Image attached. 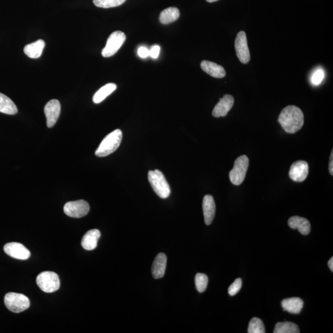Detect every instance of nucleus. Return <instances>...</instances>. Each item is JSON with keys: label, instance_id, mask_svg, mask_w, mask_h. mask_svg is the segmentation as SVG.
Returning a JSON list of instances; mask_svg holds the SVG:
<instances>
[{"label": "nucleus", "instance_id": "obj_18", "mask_svg": "<svg viewBox=\"0 0 333 333\" xmlns=\"http://www.w3.org/2000/svg\"><path fill=\"white\" fill-rule=\"evenodd\" d=\"M288 226L292 229H298L303 235H309L311 230L309 221L299 216H293L290 218L288 220Z\"/></svg>", "mask_w": 333, "mask_h": 333}, {"label": "nucleus", "instance_id": "obj_9", "mask_svg": "<svg viewBox=\"0 0 333 333\" xmlns=\"http://www.w3.org/2000/svg\"><path fill=\"white\" fill-rule=\"evenodd\" d=\"M235 47L236 56L241 63H248L250 56L246 33L244 31H241L236 36Z\"/></svg>", "mask_w": 333, "mask_h": 333}, {"label": "nucleus", "instance_id": "obj_27", "mask_svg": "<svg viewBox=\"0 0 333 333\" xmlns=\"http://www.w3.org/2000/svg\"><path fill=\"white\" fill-rule=\"evenodd\" d=\"M208 277L204 273H198L195 277V284L196 289L199 292H203L206 291L208 284Z\"/></svg>", "mask_w": 333, "mask_h": 333}, {"label": "nucleus", "instance_id": "obj_19", "mask_svg": "<svg viewBox=\"0 0 333 333\" xmlns=\"http://www.w3.org/2000/svg\"><path fill=\"white\" fill-rule=\"evenodd\" d=\"M281 305L284 311L292 314H299L303 308L304 301L300 298L285 299L281 301Z\"/></svg>", "mask_w": 333, "mask_h": 333}, {"label": "nucleus", "instance_id": "obj_6", "mask_svg": "<svg viewBox=\"0 0 333 333\" xmlns=\"http://www.w3.org/2000/svg\"><path fill=\"white\" fill-rule=\"evenodd\" d=\"M249 163V159L245 155L241 156L236 159L234 167L229 174L230 181L233 184L238 186L243 183L248 169Z\"/></svg>", "mask_w": 333, "mask_h": 333}, {"label": "nucleus", "instance_id": "obj_11", "mask_svg": "<svg viewBox=\"0 0 333 333\" xmlns=\"http://www.w3.org/2000/svg\"><path fill=\"white\" fill-rule=\"evenodd\" d=\"M44 113L47 118L48 127L51 128L58 121L61 113V104L57 99H52L47 102L44 108Z\"/></svg>", "mask_w": 333, "mask_h": 333}, {"label": "nucleus", "instance_id": "obj_8", "mask_svg": "<svg viewBox=\"0 0 333 333\" xmlns=\"http://www.w3.org/2000/svg\"><path fill=\"white\" fill-rule=\"evenodd\" d=\"M89 211V204L84 200L68 202L64 206V213L70 217H84Z\"/></svg>", "mask_w": 333, "mask_h": 333}, {"label": "nucleus", "instance_id": "obj_14", "mask_svg": "<svg viewBox=\"0 0 333 333\" xmlns=\"http://www.w3.org/2000/svg\"><path fill=\"white\" fill-rule=\"evenodd\" d=\"M203 209L205 223L207 226L212 224L215 214V204L214 199L211 195L204 196L203 203Z\"/></svg>", "mask_w": 333, "mask_h": 333}, {"label": "nucleus", "instance_id": "obj_30", "mask_svg": "<svg viewBox=\"0 0 333 333\" xmlns=\"http://www.w3.org/2000/svg\"><path fill=\"white\" fill-rule=\"evenodd\" d=\"M161 48L158 45H155L150 50V56L152 58L156 59L158 58L159 53H160Z\"/></svg>", "mask_w": 333, "mask_h": 333}, {"label": "nucleus", "instance_id": "obj_10", "mask_svg": "<svg viewBox=\"0 0 333 333\" xmlns=\"http://www.w3.org/2000/svg\"><path fill=\"white\" fill-rule=\"evenodd\" d=\"M4 251L10 257L19 259V260H27L30 257V252L23 244L16 242L7 243L4 246Z\"/></svg>", "mask_w": 333, "mask_h": 333}, {"label": "nucleus", "instance_id": "obj_28", "mask_svg": "<svg viewBox=\"0 0 333 333\" xmlns=\"http://www.w3.org/2000/svg\"><path fill=\"white\" fill-rule=\"evenodd\" d=\"M242 287V280L241 278L236 279L234 282H233L229 288V294L233 296L237 294L240 291Z\"/></svg>", "mask_w": 333, "mask_h": 333}, {"label": "nucleus", "instance_id": "obj_13", "mask_svg": "<svg viewBox=\"0 0 333 333\" xmlns=\"http://www.w3.org/2000/svg\"><path fill=\"white\" fill-rule=\"evenodd\" d=\"M234 98L232 95H226L220 99L212 111V116L214 118L226 117L234 104Z\"/></svg>", "mask_w": 333, "mask_h": 333}, {"label": "nucleus", "instance_id": "obj_5", "mask_svg": "<svg viewBox=\"0 0 333 333\" xmlns=\"http://www.w3.org/2000/svg\"><path fill=\"white\" fill-rule=\"evenodd\" d=\"M36 284L42 291L51 293L58 291L60 287L58 275L53 272H44L36 277Z\"/></svg>", "mask_w": 333, "mask_h": 333}, {"label": "nucleus", "instance_id": "obj_20", "mask_svg": "<svg viewBox=\"0 0 333 333\" xmlns=\"http://www.w3.org/2000/svg\"><path fill=\"white\" fill-rule=\"evenodd\" d=\"M45 46V42L43 40H39L32 44L26 45L24 47V52L30 58H39L42 55Z\"/></svg>", "mask_w": 333, "mask_h": 333}, {"label": "nucleus", "instance_id": "obj_34", "mask_svg": "<svg viewBox=\"0 0 333 333\" xmlns=\"http://www.w3.org/2000/svg\"><path fill=\"white\" fill-rule=\"evenodd\" d=\"M207 2L209 3H213V2H215L218 1V0H206Z\"/></svg>", "mask_w": 333, "mask_h": 333}, {"label": "nucleus", "instance_id": "obj_31", "mask_svg": "<svg viewBox=\"0 0 333 333\" xmlns=\"http://www.w3.org/2000/svg\"><path fill=\"white\" fill-rule=\"evenodd\" d=\"M138 55L141 58H146L150 56V50L146 47H139L138 50Z\"/></svg>", "mask_w": 333, "mask_h": 333}, {"label": "nucleus", "instance_id": "obj_29", "mask_svg": "<svg viewBox=\"0 0 333 333\" xmlns=\"http://www.w3.org/2000/svg\"><path fill=\"white\" fill-rule=\"evenodd\" d=\"M324 77V73L322 70L318 69L313 74L311 79L312 83L315 85H318L321 83Z\"/></svg>", "mask_w": 333, "mask_h": 333}, {"label": "nucleus", "instance_id": "obj_26", "mask_svg": "<svg viewBox=\"0 0 333 333\" xmlns=\"http://www.w3.org/2000/svg\"><path fill=\"white\" fill-rule=\"evenodd\" d=\"M126 0H93V4L98 8H110L119 7Z\"/></svg>", "mask_w": 333, "mask_h": 333}, {"label": "nucleus", "instance_id": "obj_24", "mask_svg": "<svg viewBox=\"0 0 333 333\" xmlns=\"http://www.w3.org/2000/svg\"><path fill=\"white\" fill-rule=\"evenodd\" d=\"M274 333H299L300 332L297 324L294 323L284 321L276 324Z\"/></svg>", "mask_w": 333, "mask_h": 333}, {"label": "nucleus", "instance_id": "obj_4", "mask_svg": "<svg viewBox=\"0 0 333 333\" xmlns=\"http://www.w3.org/2000/svg\"><path fill=\"white\" fill-rule=\"evenodd\" d=\"M4 301L7 308L14 313L24 312L30 307V301L27 296L19 293H8Z\"/></svg>", "mask_w": 333, "mask_h": 333}, {"label": "nucleus", "instance_id": "obj_15", "mask_svg": "<svg viewBox=\"0 0 333 333\" xmlns=\"http://www.w3.org/2000/svg\"><path fill=\"white\" fill-rule=\"evenodd\" d=\"M167 258L164 253H159L156 256L152 266V275L154 278L159 279L164 277L166 273Z\"/></svg>", "mask_w": 333, "mask_h": 333}, {"label": "nucleus", "instance_id": "obj_12", "mask_svg": "<svg viewBox=\"0 0 333 333\" xmlns=\"http://www.w3.org/2000/svg\"><path fill=\"white\" fill-rule=\"evenodd\" d=\"M309 173V165L304 161L294 162L290 167L289 175L293 181L303 182L306 180Z\"/></svg>", "mask_w": 333, "mask_h": 333}, {"label": "nucleus", "instance_id": "obj_1", "mask_svg": "<svg viewBox=\"0 0 333 333\" xmlns=\"http://www.w3.org/2000/svg\"><path fill=\"white\" fill-rule=\"evenodd\" d=\"M278 122L286 132L295 133L303 126L304 114L300 108L297 106H286L281 110Z\"/></svg>", "mask_w": 333, "mask_h": 333}, {"label": "nucleus", "instance_id": "obj_22", "mask_svg": "<svg viewBox=\"0 0 333 333\" xmlns=\"http://www.w3.org/2000/svg\"><path fill=\"white\" fill-rule=\"evenodd\" d=\"M179 17H180V11L178 8L170 7L162 11L159 16V21L162 24H169L176 21Z\"/></svg>", "mask_w": 333, "mask_h": 333}, {"label": "nucleus", "instance_id": "obj_23", "mask_svg": "<svg viewBox=\"0 0 333 333\" xmlns=\"http://www.w3.org/2000/svg\"><path fill=\"white\" fill-rule=\"evenodd\" d=\"M117 89V85L115 84L109 83L101 87L98 92L94 95L93 101L95 103H100L101 102L106 99Z\"/></svg>", "mask_w": 333, "mask_h": 333}, {"label": "nucleus", "instance_id": "obj_7", "mask_svg": "<svg viewBox=\"0 0 333 333\" xmlns=\"http://www.w3.org/2000/svg\"><path fill=\"white\" fill-rule=\"evenodd\" d=\"M126 36L124 32L121 31L114 32L108 38L106 47L102 51V56L109 58L115 55L124 44Z\"/></svg>", "mask_w": 333, "mask_h": 333}, {"label": "nucleus", "instance_id": "obj_17", "mask_svg": "<svg viewBox=\"0 0 333 333\" xmlns=\"http://www.w3.org/2000/svg\"><path fill=\"white\" fill-rule=\"evenodd\" d=\"M100 237L101 233L98 230H91L87 232L82 238V246L85 250H93L97 247L98 241Z\"/></svg>", "mask_w": 333, "mask_h": 333}, {"label": "nucleus", "instance_id": "obj_25", "mask_svg": "<svg viewBox=\"0 0 333 333\" xmlns=\"http://www.w3.org/2000/svg\"><path fill=\"white\" fill-rule=\"evenodd\" d=\"M249 333H264L266 332L264 324L261 319L257 317L252 318L249 323Z\"/></svg>", "mask_w": 333, "mask_h": 333}, {"label": "nucleus", "instance_id": "obj_16", "mask_svg": "<svg viewBox=\"0 0 333 333\" xmlns=\"http://www.w3.org/2000/svg\"><path fill=\"white\" fill-rule=\"evenodd\" d=\"M201 69L212 78L221 79L226 76V70L221 65L209 61H203L201 64Z\"/></svg>", "mask_w": 333, "mask_h": 333}, {"label": "nucleus", "instance_id": "obj_32", "mask_svg": "<svg viewBox=\"0 0 333 333\" xmlns=\"http://www.w3.org/2000/svg\"><path fill=\"white\" fill-rule=\"evenodd\" d=\"M333 150L331 153V156H330V161L329 164V171L330 174L333 175Z\"/></svg>", "mask_w": 333, "mask_h": 333}, {"label": "nucleus", "instance_id": "obj_3", "mask_svg": "<svg viewBox=\"0 0 333 333\" xmlns=\"http://www.w3.org/2000/svg\"><path fill=\"white\" fill-rule=\"evenodd\" d=\"M148 180L159 197L162 199L169 197L171 190L163 173L160 170H150L148 172Z\"/></svg>", "mask_w": 333, "mask_h": 333}, {"label": "nucleus", "instance_id": "obj_21", "mask_svg": "<svg viewBox=\"0 0 333 333\" xmlns=\"http://www.w3.org/2000/svg\"><path fill=\"white\" fill-rule=\"evenodd\" d=\"M18 108L8 96L0 93V113L8 115H14L18 113Z\"/></svg>", "mask_w": 333, "mask_h": 333}, {"label": "nucleus", "instance_id": "obj_2", "mask_svg": "<svg viewBox=\"0 0 333 333\" xmlns=\"http://www.w3.org/2000/svg\"><path fill=\"white\" fill-rule=\"evenodd\" d=\"M122 132L121 130L117 129L107 135L99 144L96 150L95 155L98 157H106L110 154L116 152L121 143Z\"/></svg>", "mask_w": 333, "mask_h": 333}, {"label": "nucleus", "instance_id": "obj_33", "mask_svg": "<svg viewBox=\"0 0 333 333\" xmlns=\"http://www.w3.org/2000/svg\"><path fill=\"white\" fill-rule=\"evenodd\" d=\"M328 267L331 271H333V257L330 258V260L328 261Z\"/></svg>", "mask_w": 333, "mask_h": 333}]
</instances>
